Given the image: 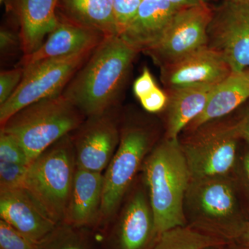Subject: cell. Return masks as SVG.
<instances>
[{
	"mask_svg": "<svg viewBox=\"0 0 249 249\" xmlns=\"http://www.w3.org/2000/svg\"><path fill=\"white\" fill-rule=\"evenodd\" d=\"M232 1H237V2L242 3V4L249 5V0H232Z\"/></svg>",
	"mask_w": 249,
	"mask_h": 249,
	"instance_id": "obj_36",
	"label": "cell"
},
{
	"mask_svg": "<svg viewBox=\"0 0 249 249\" xmlns=\"http://www.w3.org/2000/svg\"><path fill=\"white\" fill-rule=\"evenodd\" d=\"M103 191L102 173L77 168L62 223L99 231Z\"/></svg>",
	"mask_w": 249,
	"mask_h": 249,
	"instance_id": "obj_17",
	"label": "cell"
},
{
	"mask_svg": "<svg viewBox=\"0 0 249 249\" xmlns=\"http://www.w3.org/2000/svg\"><path fill=\"white\" fill-rule=\"evenodd\" d=\"M76 168L71 134L49 147L28 167L22 188L58 224L65 219Z\"/></svg>",
	"mask_w": 249,
	"mask_h": 249,
	"instance_id": "obj_5",
	"label": "cell"
},
{
	"mask_svg": "<svg viewBox=\"0 0 249 249\" xmlns=\"http://www.w3.org/2000/svg\"><path fill=\"white\" fill-rule=\"evenodd\" d=\"M168 100V93L157 87L153 91L139 101L145 111L155 114L165 110Z\"/></svg>",
	"mask_w": 249,
	"mask_h": 249,
	"instance_id": "obj_30",
	"label": "cell"
},
{
	"mask_svg": "<svg viewBox=\"0 0 249 249\" xmlns=\"http://www.w3.org/2000/svg\"><path fill=\"white\" fill-rule=\"evenodd\" d=\"M142 169L159 235L186 226L184 201L191 177L179 139L164 137L156 144Z\"/></svg>",
	"mask_w": 249,
	"mask_h": 249,
	"instance_id": "obj_2",
	"label": "cell"
},
{
	"mask_svg": "<svg viewBox=\"0 0 249 249\" xmlns=\"http://www.w3.org/2000/svg\"><path fill=\"white\" fill-rule=\"evenodd\" d=\"M237 117L242 140L245 141L249 145V101L242 106Z\"/></svg>",
	"mask_w": 249,
	"mask_h": 249,
	"instance_id": "obj_32",
	"label": "cell"
},
{
	"mask_svg": "<svg viewBox=\"0 0 249 249\" xmlns=\"http://www.w3.org/2000/svg\"><path fill=\"white\" fill-rule=\"evenodd\" d=\"M241 166L244 179L249 190V150L244 154L241 161Z\"/></svg>",
	"mask_w": 249,
	"mask_h": 249,
	"instance_id": "obj_35",
	"label": "cell"
},
{
	"mask_svg": "<svg viewBox=\"0 0 249 249\" xmlns=\"http://www.w3.org/2000/svg\"><path fill=\"white\" fill-rule=\"evenodd\" d=\"M24 69L16 66L12 70L1 71L0 73V106L11 97L24 76Z\"/></svg>",
	"mask_w": 249,
	"mask_h": 249,
	"instance_id": "obj_29",
	"label": "cell"
},
{
	"mask_svg": "<svg viewBox=\"0 0 249 249\" xmlns=\"http://www.w3.org/2000/svg\"><path fill=\"white\" fill-rule=\"evenodd\" d=\"M138 53L120 36H107L72 77L62 94L86 117L119 107Z\"/></svg>",
	"mask_w": 249,
	"mask_h": 249,
	"instance_id": "obj_1",
	"label": "cell"
},
{
	"mask_svg": "<svg viewBox=\"0 0 249 249\" xmlns=\"http://www.w3.org/2000/svg\"><path fill=\"white\" fill-rule=\"evenodd\" d=\"M245 248H242L240 249H249V247H247V246H245Z\"/></svg>",
	"mask_w": 249,
	"mask_h": 249,
	"instance_id": "obj_38",
	"label": "cell"
},
{
	"mask_svg": "<svg viewBox=\"0 0 249 249\" xmlns=\"http://www.w3.org/2000/svg\"><path fill=\"white\" fill-rule=\"evenodd\" d=\"M173 6L178 9H186V8L193 7L207 4V0H168Z\"/></svg>",
	"mask_w": 249,
	"mask_h": 249,
	"instance_id": "obj_33",
	"label": "cell"
},
{
	"mask_svg": "<svg viewBox=\"0 0 249 249\" xmlns=\"http://www.w3.org/2000/svg\"><path fill=\"white\" fill-rule=\"evenodd\" d=\"M206 47L226 60L232 72L249 69V5L226 0L213 11Z\"/></svg>",
	"mask_w": 249,
	"mask_h": 249,
	"instance_id": "obj_11",
	"label": "cell"
},
{
	"mask_svg": "<svg viewBox=\"0 0 249 249\" xmlns=\"http://www.w3.org/2000/svg\"><path fill=\"white\" fill-rule=\"evenodd\" d=\"M142 0H111L119 36L137 14Z\"/></svg>",
	"mask_w": 249,
	"mask_h": 249,
	"instance_id": "obj_28",
	"label": "cell"
},
{
	"mask_svg": "<svg viewBox=\"0 0 249 249\" xmlns=\"http://www.w3.org/2000/svg\"><path fill=\"white\" fill-rule=\"evenodd\" d=\"M93 51L67 58L44 60L24 69V76L17 89L0 106V125L22 108L62 93Z\"/></svg>",
	"mask_w": 249,
	"mask_h": 249,
	"instance_id": "obj_8",
	"label": "cell"
},
{
	"mask_svg": "<svg viewBox=\"0 0 249 249\" xmlns=\"http://www.w3.org/2000/svg\"><path fill=\"white\" fill-rule=\"evenodd\" d=\"M229 116L184 132L179 139L191 180L227 176L235 168L242 139L238 117Z\"/></svg>",
	"mask_w": 249,
	"mask_h": 249,
	"instance_id": "obj_6",
	"label": "cell"
},
{
	"mask_svg": "<svg viewBox=\"0 0 249 249\" xmlns=\"http://www.w3.org/2000/svg\"><path fill=\"white\" fill-rule=\"evenodd\" d=\"M214 85H197L167 90L165 138L179 139L188 124L204 110Z\"/></svg>",
	"mask_w": 249,
	"mask_h": 249,
	"instance_id": "obj_20",
	"label": "cell"
},
{
	"mask_svg": "<svg viewBox=\"0 0 249 249\" xmlns=\"http://www.w3.org/2000/svg\"><path fill=\"white\" fill-rule=\"evenodd\" d=\"M224 242L217 236L184 226L160 234L152 249H204L219 247Z\"/></svg>",
	"mask_w": 249,
	"mask_h": 249,
	"instance_id": "obj_23",
	"label": "cell"
},
{
	"mask_svg": "<svg viewBox=\"0 0 249 249\" xmlns=\"http://www.w3.org/2000/svg\"><path fill=\"white\" fill-rule=\"evenodd\" d=\"M213 11L208 3L178 10L158 43L143 53L161 68L206 47Z\"/></svg>",
	"mask_w": 249,
	"mask_h": 249,
	"instance_id": "obj_10",
	"label": "cell"
},
{
	"mask_svg": "<svg viewBox=\"0 0 249 249\" xmlns=\"http://www.w3.org/2000/svg\"><path fill=\"white\" fill-rule=\"evenodd\" d=\"M29 165L0 162V192L22 188Z\"/></svg>",
	"mask_w": 249,
	"mask_h": 249,
	"instance_id": "obj_27",
	"label": "cell"
},
{
	"mask_svg": "<svg viewBox=\"0 0 249 249\" xmlns=\"http://www.w3.org/2000/svg\"><path fill=\"white\" fill-rule=\"evenodd\" d=\"M119 107L87 117L71 133L76 167L102 173L107 168L120 141Z\"/></svg>",
	"mask_w": 249,
	"mask_h": 249,
	"instance_id": "obj_12",
	"label": "cell"
},
{
	"mask_svg": "<svg viewBox=\"0 0 249 249\" xmlns=\"http://www.w3.org/2000/svg\"><path fill=\"white\" fill-rule=\"evenodd\" d=\"M234 238L244 246L249 247V221L243 223Z\"/></svg>",
	"mask_w": 249,
	"mask_h": 249,
	"instance_id": "obj_34",
	"label": "cell"
},
{
	"mask_svg": "<svg viewBox=\"0 0 249 249\" xmlns=\"http://www.w3.org/2000/svg\"><path fill=\"white\" fill-rule=\"evenodd\" d=\"M7 17L17 24L23 56L42 45L58 24V0H4Z\"/></svg>",
	"mask_w": 249,
	"mask_h": 249,
	"instance_id": "obj_14",
	"label": "cell"
},
{
	"mask_svg": "<svg viewBox=\"0 0 249 249\" xmlns=\"http://www.w3.org/2000/svg\"><path fill=\"white\" fill-rule=\"evenodd\" d=\"M187 219L198 228L234 238L245 222L230 175L191 180L184 201Z\"/></svg>",
	"mask_w": 249,
	"mask_h": 249,
	"instance_id": "obj_7",
	"label": "cell"
},
{
	"mask_svg": "<svg viewBox=\"0 0 249 249\" xmlns=\"http://www.w3.org/2000/svg\"><path fill=\"white\" fill-rule=\"evenodd\" d=\"M178 10L168 0H142L120 37L139 53L145 52L158 43Z\"/></svg>",
	"mask_w": 249,
	"mask_h": 249,
	"instance_id": "obj_18",
	"label": "cell"
},
{
	"mask_svg": "<svg viewBox=\"0 0 249 249\" xmlns=\"http://www.w3.org/2000/svg\"><path fill=\"white\" fill-rule=\"evenodd\" d=\"M56 14L60 20L106 36H119L111 0H58Z\"/></svg>",
	"mask_w": 249,
	"mask_h": 249,
	"instance_id": "obj_21",
	"label": "cell"
},
{
	"mask_svg": "<svg viewBox=\"0 0 249 249\" xmlns=\"http://www.w3.org/2000/svg\"><path fill=\"white\" fill-rule=\"evenodd\" d=\"M249 101V69L232 72L214 85L204 110L188 124L183 132L193 130L201 124L222 119L242 107Z\"/></svg>",
	"mask_w": 249,
	"mask_h": 249,
	"instance_id": "obj_19",
	"label": "cell"
},
{
	"mask_svg": "<svg viewBox=\"0 0 249 249\" xmlns=\"http://www.w3.org/2000/svg\"><path fill=\"white\" fill-rule=\"evenodd\" d=\"M0 162L29 165L27 154L17 141L9 134L0 131Z\"/></svg>",
	"mask_w": 249,
	"mask_h": 249,
	"instance_id": "obj_26",
	"label": "cell"
},
{
	"mask_svg": "<svg viewBox=\"0 0 249 249\" xmlns=\"http://www.w3.org/2000/svg\"><path fill=\"white\" fill-rule=\"evenodd\" d=\"M7 18V23L1 26L0 30V53L1 62L7 61L11 58H15L19 52L22 53L19 28L14 20L9 17Z\"/></svg>",
	"mask_w": 249,
	"mask_h": 249,
	"instance_id": "obj_24",
	"label": "cell"
},
{
	"mask_svg": "<svg viewBox=\"0 0 249 249\" xmlns=\"http://www.w3.org/2000/svg\"><path fill=\"white\" fill-rule=\"evenodd\" d=\"M102 249H152L160 235L143 181L129 190L120 209L99 232Z\"/></svg>",
	"mask_w": 249,
	"mask_h": 249,
	"instance_id": "obj_9",
	"label": "cell"
},
{
	"mask_svg": "<svg viewBox=\"0 0 249 249\" xmlns=\"http://www.w3.org/2000/svg\"><path fill=\"white\" fill-rule=\"evenodd\" d=\"M86 116L62 93L15 113L0 131L14 137L31 163L60 139L76 130Z\"/></svg>",
	"mask_w": 249,
	"mask_h": 249,
	"instance_id": "obj_4",
	"label": "cell"
},
{
	"mask_svg": "<svg viewBox=\"0 0 249 249\" xmlns=\"http://www.w3.org/2000/svg\"><path fill=\"white\" fill-rule=\"evenodd\" d=\"M0 217L37 243L58 224L22 188L0 192Z\"/></svg>",
	"mask_w": 249,
	"mask_h": 249,
	"instance_id": "obj_15",
	"label": "cell"
},
{
	"mask_svg": "<svg viewBox=\"0 0 249 249\" xmlns=\"http://www.w3.org/2000/svg\"><path fill=\"white\" fill-rule=\"evenodd\" d=\"M107 37L98 31L85 29L58 19V24L36 52L22 56L16 66L27 68L44 60L67 58L91 52Z\"/></svg>",
	"mask_w": 249,
	"mask_h": 249,
	"instance_id": "obj_16",
	"label": "cell"
},
{
	"mask_svg": "<svg viewBox=\"0 0 249 249\" xmlns=\"http://www.w3.org/2000/svg\"><path fill=\"white\" fill-rule=\"evenodd\" d=\"M157 87V83L151 72L147 67H145L142 70V75L134 81V93L139 100L151 92Z\"/></svg>",
	"mask_w": 249,
	"mask_h": 249,
	"instance_id": "obj_31",
	"label": "cell"
},
{
	"mask_svg": "<svg viewBox=\"0 0 249 249\" xmlns=\"http://www.w3.org/2000/svg\"><path fill=\"white\" fill-rule=\"evenodd\" d=\"M160 70V80L166 90L216 85L232 73L222 55L207 47Z\"/></svg>",
	"mask_w": 249,
	"mask_h": 249,
	"instance_id": "obj_13",
	"label": "cell"
},
{
	"mask_svg": "<svg viewBox=\"0 0 249 249\" xmlns=\"http://www.w3.org/2000/svg\"><path fill=\"white\" fill-rule=\"evenodd\" d=\"M0 249H39L38 243L0 219Z\"/></svg>",
	"mask_w": 249,
	"mask_h": 249,
	"instance_id": "obj_25",
	"label": "cell"
},
{
	"mask_svg": "<svg viewBox=\"0 0 249 249\" xmlns=\"http://www.w3.org/2000/svg\"><path fill=\"white\" fill-rule=\"evenodd\" d=\"M89 228L60 223L38 243L39 249H102L101 235Z\"/></svg>",
	"mask_w": 249,
	"mask_h": 249,
	"instance_id": "obj_22",
	"label": "cell"
},
{
	"mask_svg": "<svg viewBox=\"0 0 249 249\" xmlns=\"http://www.w3.org/2000/svg\"><path fill=\"white\" fill-rule=\"evenodd\" d=\"M157 138V129L147 119L137 116L121 117L119 145L103 174L99 231L115 217Z\"/></svg>",
	"mask_w": 249,
	"mask_h": 249,
	"instance_id": "obj_3",
	"label": "cell"
},
{
	"mask_svg": "<svg viewBox=\"0 0 249 249\" xmlns=\"http://www.w3.org/2000/svg\"><path fill=\"white\" fill-rule=\"evenodd\" d=\"M0 1H1V3H2V1L4 2V0H0Z\"/></svg>",
	"mask_w": 249,
	"mask_h": 249,
	"instance_id": "obj_39",
	"label": "cell"
},
{
	"mask_svg": "<svg viewBox=\"0 0 249 249\" xmlns=\"http://www.w3.org/2000/svg\"><path fill=\"white\" fill-rule=\"evenodd\" d=\"M204 249H219V247H211Z\"/></svg>",
	"mask_w": 249,
	"mask_h": 249,
	"instance_id": "obj_37",
	"label": "cell"
}]
</instances>
